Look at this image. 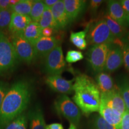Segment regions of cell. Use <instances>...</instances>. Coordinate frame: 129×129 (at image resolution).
<instances>
[{"mask_svg": "<svg viewBox=\"0 0 129 129\" xmlns=\"http://www.w3.org/2000/svg\"><path fill=\"white\" fill-rule=\"evenodd\" d=\"M31 84L26 80H19L9 88L0 108V129H4L10 122L23 114L31 99Z\"/></svg>", "mask_w": 129, "mask_h": 129, "instance_id": "6da1fadb", "label": "cell"}, {"mask_svg": "<svg viewBox=\"0 0 129 129\" xmlns=\"http://www.w3.org/2000/svg\"><path fill=\"white\" fill-rule=\"evenodd\" d=\"M74 102L84 115L99 112L101 93L96 83L87 75L80 74L74 78Z\"/></svg>", "mask_w": 129, "mask_h": 129, "instance_id": "7a4b0ae2", "label": "cell"}, {"mask_svg": "<svg viewBox=\"0 0 129 129\" xmlns=\"http://www.w3.org/2000/svg\"><path fill=\"white\" fill-rule=\"evenodd\" d=\"M87 41L89 45L112 44L115 40L104 18L93 21L87 27Z\"/></svg>", "mask_w": 129, "mask_h": 129, "instance_id": "3957f363", "label": "cell"}, {"mask_svg": "<svg viewBox=\"0 0 129 129\" xmlns=\"http://www.w3.org/2000/svg\"><path fill=\"white\" fill-rule=\"evenodd\" d=\"M54 108L56 112L65 118L76 127L80 124L81 118V111L67 95L61 94L55 100Z\"/></svg>", "mask_w": 129, "mask_h": 129, "instance_id": "277c9868", "label": "cell"}, {"mask_svg": "<svg viewBox=\"0 0 129 129\" xmlns=\"http://www.w3.org/2000/svg\"><path fill=\"white\" fill-rule=\"evenodd\" d=\"M17 59L12 41L0 32V75L13 68Z\"/></svg>", "mask_w": 129, "mask_h": 129, "instance_id": "5b68a950", "label": "cell"}, {"mask_svg": "<svg viewBox=\"0 0 129 129\" xmlns=\"http://www.w3.org/2000/svg\"><path fill=\"white\" fill-rule=\"evenodd\" d=\"M111 44H102L91 46L87 51V61L90 68L94 74L104 71L108 54Z\"/></svg>", "mask_w": 129, "mask_h": 129, "instance_id": "8992f818", "label": "cell"}, {"mask_svg": "<svg viewBox=\"0 0 129 129\" xmlns=\"http://www.w3.org/2000/svg\"><path fill=\"white\" fill-rule=\"evenodd\" d=\"M44 70L48 75H60L67 68L61 46H57L44 57Z\"/></svg>", "mask_w": 129, "mask_h": 129, "instance_id": "52a82bcc", "label": "cell"}, {"mask_svg": "<svg viewBox=\"0 0 129 129\" xmlns=\"http://www.w3.org/2000/svg\"><path fill=\"white\" fill-rule=\"evenodd\" d=\"M11 41L17 59L21 62L30 64L37 57L33 45L24 38L23 34L12 35Z\"/></svg>", "mask_w": 129, "mask_h": 129, "instance_id": "ba28073f", "label": "cell"}, {"mask_svg": "<svg viewBox=\"0 0 129 129\" xmlns=\"http://www.w3.org/2000/svg\"><path fill=\"white\" fill-rule=\"evenodd\" d=\"M74 79L68 80L60 75H48L46 79V83L48 87L62 94L67 95L74 93Z\"/></svg>", "mask_w": 129, "mask_h": 129, "instance_id": "9c48e42d", "label": "cell"}, {"mask_svg": "<svg viewBox=\"0 0 129 129\" xmlns=\"http://www.w3.org/2000/svg\"><path fill=\"white\" fill-rule=\"evenodd\" d=\"M123 64V53L122 48L112 43L105 63L104 71L111 73L117 71Z\"/></svg>", "mask_w": 129, "mask_h": 129, "instance_id": "30bf717a", "label": "cell"}, {"mask_svg": "<svg viewBox=\"0 0 129 129\" xmlns=\"http://www.w3.org/2000/svg\"><path fill=\"white\" fill-rule=\"evenodd\" d=\"M101 100L115 112L122 115L126 111V106L118 87L108 93H101Z\"/></svg>", "mask_w": 129, "mask_h": 129, "instance_id": "8fae6325", "label": "cell"}, {"mask_svg": "<svg viewBox=\"0 0 129 129\" xmlns=\"http://www.w3.org/2000/svg\"><path fill=\"white\" fill-rule=\"evenodd\" d=\"M60 41L55 37H41L34 43L37 57H44L57 46H60Z\"/></svg>", "mask_w": 129, "mask_h": 129, "instance_id": "7c38bea8", "label": "cell"}, {"mask_svg": "<svg viewBox=\"0 0 129 129\" xmlns=\"http://www.w3.org/2000/svg\"><path fill=\"white\" fill-rule=\"evenodd\" d=\"M63 3L70 23L76 20L81 16L87 4L85 0H63Z\"/></svg>", "mask_w": 129, "mask_h": 129, "instance_id": "4fadbf2b", "label": "cell"}, {"mask_svg": "<svg viewBox=\"0 0 129 129\" xmlns=\"http://www.w3.org/2000/svg\"><path fill=\"white\" fill-rule=\"evenodd\" d=\"M51 11L59 30L67 28L70 22L65 10L63 0H59L51 8Z\"/></svg>", "mask_w": 129, "mask_h": 129, "instance_id": "5bb4252c", "label": "cell"}, {"mask_svg": "<svg viewBox=\"0 0 129 129\" xmlns=\"http://www.w3.org/2000/svg\"><path fill=\"white\" fill-rule=\"evenodd\" d=\"M31 22L29 16L12 13L9 30L12 35L23 34L24 30Z\"/></svg>", "mask_w": 129, "mask_h": 129, "instance_id": "9a60e30c", "label": "cell"}, {"mask_svg": "<svg viewBox=\"0 0 129 129\" xmlns=\"http://www.w3.org/2000/svg\"><path fill=\"white\" fill-rule=\"evenodd\" d=\"M99 115L109 124L120 129L122 120V115L115 112L109 107L104 101H101V105L99 109Z\"/></svg>", "mask_w": 129, "mask_h": 129, "instance_id": "2e32d148", "label": "cell"}, {"mask_svg": "<svg viewBox=\"0 0 129 129\" xmlns=\"http://www.w3.org/2000/svg\"><path fill=\"white\" fill-rule=\"evenodd\" d=\"M27 117L29 123V129H46V124L44 114L39 105H37L32 108Z\"/></svg>", "mask_w": 129, "mask_h": 129, "instance_id": "e0dca14e", "label": "cell"}, {"mask_svg": "<svg viewBox=\"0 0 129 129\" xmlns=\"http://www.w3.org/2000/svg\"><path fill=\"white\" fill-rule=\"evenodd\" d=\"M107 10V14L111 18L120 25L125 26V19L127 15L121 6L120 1L111 0L108 1Z\"/></svg>", "mask_w": 129, "mask_h": 129, "instance_id": "ac0fdd59", "label": "cell"}, {"mask_svg": "<svg viewBox=\"0 0 129 129\" xmlns=\"http://www.w3.org/2000/svg\"><path fill=\"white\" fill-rule=\"evenodd\" d=\"M96 84L101 93H108L115 90L117 86L114 84V80L108 72L103 71L96 74Z\"/></svg>", "mask_w": 129, "mask_h": 129, "instance_id": "d6986e66", "label": "cell"}, {"mask_svg": "<svg viewBox=\"0 0 129 129\" xmlns=\"http://www.w3.org/2000/svg\"><path fill=\"white\" fill-rule=\"evenodd\" d=\"M42 28L37 22H31L27 26L23 32V37L27 41L33 44L41 38Z\"/></svg>", "mask_w": 129, "mask_h": 129, "instance_id": "ffe728a7", "label": "cell"}, {"mask_svg": "<svg viewBox=\"0 0 129 129\" xmlns=\"http://www.w3.org/2000/svg\"><path fill=\"white\" fill-rule=\"evenodd\" d=\"M103 18L105 20L108 26L112 33L113 36L115 37V39L121 40L124 35L128 32L125 26L120 25L112 18H111L108 14H106L104 16Z\"/></svg>", "mask_w": 129, "mask_h": 129, "instance_id": "44dd1931", "label": "cell"}, {"mask_svg": "<svg viewBox=\"0 0 129 129\" xmlns=\"http://www.w3.org/2000/svg\"><path fill=\"white\" fill-rule=\"evenodd\" d=\"M87 29L84 30L74 32H72L70 35L71 42L72 44L80 50L86 49L88 43L87 41Z\"/></svg>", "mask_w": 129, "mask_h": 129, "instance_id": "7402d4cb", "label": "cell"}, {"mask_svg": "<svg viewBox=\"0 0 129 129\" xmlns=\"http://www.w3.org/2000/svg\"><path fill=\"white\" fill-rule=\"evenodd\" d=\"M33 4L32 0H20L19 3L11 6L10 9L12 13L29 16Z\"/></svg>", "mask_w": 129, "mask_h": 129, "instance_id": "603a6c76", "label": "cell"}, {"mask_svg": "<svg viewBox=\"0 0 129 129\" xmlns=\"http://www.w3.org/2000/svg\"><path fill=\"white\" fill-rule=\"evenodd\" d=\"M118 88L124 102L127 110L129 111V79L126 76H122L118 79Z\"/></svg>", "mask_w": 129, "mask_h": 129, "instance_id": "cb8c5ba5", "label": "cell"}, {"mask_svg": "<svg viewBox=\"0 0 129 129\" xmlns=\"http://www.w3.org/2000/svg\"><path fill=\"white\" fill-rule=\"evenodd\" d=\"M46 8L43 1L41 0L33 1V4L29 14L32 22L38 23Z\"/></svg>", "mask_w": 129, "mask_h": 129, "instance_id": "d4e9b609", "label": "cell"}, {"mask_svg": "<svg viewBox=\"0 0 129 129\" xmlns=\"http://www.w3.org/2000/svg\"><path fill=\"white\" fill-rule=\"evenodd\" d=\"M38 24L42 29L45 28H52L55 30H59L54 19L53 18L50 9L46 8L43 15L40 18Z\"/></svg>", "mask_w": 129, "mask_h": 129, "instance_id": "484cf974", "label": "cell"}, {"mask_svg": "<svg viewBox=\"0 0 129 129\" xmlns=\"http://www.w3.org/2000/svg\"><path fill=\"white\" fill-rule=\"evenodd\" d=\"M28 122V117L23 113L10 122L4 129H27Z\"/></svg>", "mask_w": 129, "mask_h": 129, "instance_id": "4316f807", "label": "cell"}, {"mask_svg": "<svg viewBox=\"0 0 129 129\" xmlns=\"http://www.w3.org/2000/svg\"><path fill=\"white\" fill-rule=\"evenodd\" d=\"M91 129H118L109 124L100 115H96L91 121Z\"/></svg>", "mask_w": 129, "mask_h": 129, "instance_id": "83f0119b", "label": "cell"}, {"mask_svg": "<svg viewBox=\"0 0 129 129\" xmlns=\"http://www.w3.org/2000/svg\"><path fill=\"white\" fill-rule=\"evenodd\" d=\"M12 15V12L10 9L0 10V31L9 28Z\"/></svg>", "mask_w": 129, "mask_h": 129, "instance_id": "f1b7e54d", "label": "cell"}, {"mask_svg": "<svg viewBox=\"0 0 129 129\" xmlns=\"http://www.w3.org/2000/svg\"><path fill=\"white\" fill-rule=\"evenodd\" d=\"M83 59L84 55L81 51L71 50L68 51L67 53L65 61L69 63H75L83 60Z\"/></svg>", "mask_w": 129, "mask_h": 129, "instance_id": "f546056e", "label": "cell"}, {"mask_svg": "<svg viewBox=\"0 0 129 129\" xmlns=\"http://www.w3.org/2000/svg\"><path fill=\"white\" fill-rule=\"evenodd\" d=\"M123 53V64L129 73V44H124L122 48Z\"/></svg>", "mask_w": 129, "mask_h": 129, "instance_id": "4dcf8cb0", "label": "cell"}, {"mask_svg": "<svg viewBox=\"0 0 129 129\" xmlns=\"http://www.w3.org/2000/svg\"><path fill=\"white\" fill-rule=\"evenodd\" d=\"M103 2L104 1H102V0H91L90 1L88 8H89L91 14H96L97 11L101 7Z\"/></svg>", "mask_w": 129, "mask_h": 129, "instance_id": "1f68e13d", "label": "cell"}, {"mask_svg": "<svg viewBox=\"0 0 129 129\" xmlns=\"http://www.w3.org/2000/svg\"><path fill=\"white\" fill-rule=\"evenodd\" d=\"M9 86L7 84L4 83V82L0 81V108L3 104V100L4 97L7 93L8 90H9Z\"/></svg>", "mask_w": 129, "mask_h": 129, "instance_id": "d6a6232c", "label": "cell"}, {"mask_svg": "<svg viewBox=\"0 0 129 129\" xmlns=\"http://www.w3.org/2000/svg\"><path fill=\"white\" fill-rule=\"evenodd\" d=\"M120 129H129V111L126 110L122 116Z\"/></svg>", "mask_w": 129, "mask_h": 129, "instance_id": "836d02e7", "label": "cell"}, {"mask_svg": "<svg viewBox=\"0 0 129 129\" xmlns=\"http://www.w3.org/2000/svg\"><path fill=\"white\" fill-rule=\"evenodd\" d=\"M57 30H55L52 28H45L42 29L41 34L42 37H53V34H54L55 31Z\"/></svg>", "mask_w": 129, "mask_h": 129, "instance_id": "e575fe53", "label": "cell"}, {"mask_svg": "<svg viewBox=\"0 0 129 129\" xmlns=\"http://www.w3.org/2000/svg\"><path fill=\"white\" fill-rule=\"evenodd\" d=\"M120 3L125 14L128 15L129 14V0H121L120 1Z\"/></svg>", "mask_w": 129, "mask_h": 129, "instance_id": "d590c367", "label": "cell"}, {"mask_svg": "<svg viewBox=\"0 0 129 129\" xmlns=\"http://www.w3.org/2000/svg\"><path fill=\"white\" fill-rule=\"evenodd\" d=\"M46 129H64V128L62 124L56 122V123L46 125Z\"/></svg>", "mask_w": 129, "mask_h": 129, "instance_id": "8d00e7d4", "label": "cell"}, {"mask_svg": "<svg viewBox=\"0 0 129 129\" xmlns=\"http://www.w3.org/2000/svg\"><path fill=\"white\" fill-rule=\"evenodd\" d=\"M10 8V0H0V10L9 9Z\"/></svg>", "mask_w": 129, "mask_h": 129, "instance_id": "74e56055", "label": "cell"}, {"mask_svg": "<svg viewBox=\"0 0 129 129\" xmlns=\"http://www.w3.org/2000/svg\"><path fill=\"white\" fill-rule=\"evenodd\" d=\"M59 0H43V3L47 8L51 9L58 2Z\"/></svg>", "mask_w": 129, "mask_h": 129, "instance_id": "f35d334b", "label": "cell"}, {"mask_svg": "<svg viewBox=\"0 0 129 129\" xmlns=\"http://www.w3.org/2000/svg\"><path fill=\"white\" fill-rule=\"evenodd\" d=\"M121 40L124 44H129V31H128Z\"/></svg>", "mask_w": 129, "mask_h": 129, "instance_id": "ab89813d", "label": "cell"}, {"mask_svg": "<svg viewBox=\"0 0 129 129\" xmlns=\"http://www.w3.org/2000/svg\"><path fill=\"white\" fill-rule=\"evenodd\" d=\"M20 0H10V7L11 6H14V5L17 4V3H19V1Z\"/></svg>", "mask_w": 129, "mask_h": 129, "instance_id": "60d3db41", "label": "cell"}, {"mask_svg": "<svg viewBox=\"0 0 129 129\" xmlns=\"http://www.w3.org/2000/svg\"><path fill=\"white\" fill-rule=\"evenodd\" d=\"M125 26H129V14L127 15L125 19Z\"/></svg>", "mask_w": 129, "mask_h": 129, "instance_id": "b9f144b4", "label": "cell"}, {"mask_svg": "<svg viewBox=\"0 0 129 129\" xmlns=\"http://www.w3.org/2000/svg\"><path fill=\"white\" fill-rule=\"evenodd\" d=\"M68 129H77V127L75 126V125H74L73 124L70 123V125H69Z\"/></svg>", "mask_w": 129, "mask_h": 129, "instance_id": "7bdbcfd3", "label": "cell"}, {"mask_svg": "<svg viewBox=\"0 0 129 129\" xmlns=\"http://www.w3.org/2000/svg\"><path fill=\"white\" fill-rule=\"evenodd\" d=\"M0 32H1V31H0Z\"/></svg>", "mask_w": 129, "mask_h": 129, "instance_id": "ee69618b", "label": "cell"}]
</instances>
